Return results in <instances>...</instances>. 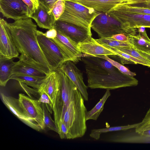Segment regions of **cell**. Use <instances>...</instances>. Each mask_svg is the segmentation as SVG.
<instances>
[{
	"instance_id": "33",
	"label": "cell",
	"mask_w": 150,
	"mask_h": 150,
	"mask_svg": "<svg viewBox=\"0 0 150 150\" xmlns=\"http://www.w3.org/2000/svg\"><path fill=\"white\" fill-rule=\"evenodd\" d=\"M65 9L64 0H57L55 3L52 10V13L56 21L58 20L64 12Z\"/></svg>"
},
{
	"instance_id": "45",
	"label": "cell",
	"mask_w": 150,
	"mask_h": 150,
	"mask_svg": "<svg viewBox=\"0 0 150 150\" xmlns=\"http://www.w3.org/2000/svg\"></svg>"
},
{
	"instance_id": "17",
	"label": "cell",
	"mask_w": 150,
	"mask_h": 150,
	"mask_svg": "<svg viewBox=\"0 0 150 150\" xmlns=\"http://www.w3.org/2000/svg\"><path fill=\"white\" fill-rule=\"evenodd\" d=\"M60 86V76L58 69L46 75L42 83L40 92L43 91L48 96L53 105Z\"/></svg>"
},
{
	"instance_id": "25",
	"label": "cell",
	"mask_w": 150,
	"mask_h": 150,
	"mask_svg": "<svg viewBox=\"0 0 150 150\" xmlns=\"http://www.w3.org/2000/svg\"><path fill=\"white\" fill-rule=\"evenodd\" d=\"M140 124V122L125 125L112 127L108 128L92 129L89 134L90 137L96 140H98L101 135L110 132L125 131L135 128Z\"/></svg>"
},
{
	"instance_id": "8",
	"label": "cell",
	"mask_w": 150,
	"mask_h": 150,
	"mask_svg": "<svg viewBox=\"0 0 150 150\" xmlns=\"http://www.w3.org/2000/svg\"><path fill=\"white\" fill-rule=\"evenodd\" d=\"M107 13L122 24L126 33L131 29L142 27L150 28V14L122 11L112 8Z\"/></svg>"
},
{
	"instance_id": "4",
	"label": "cell",
	"mask_w": 150,
	"mask_h": 150,
	"mask_svg": "<svg viewBox=\"0 0 150 150\" xmlns=\"http://www.w3.org/2000/svg\"><path fill=\"white\" fill-rule=\"evenodd\" d=\"M65 9L58 20L91 30V23L100 13L73 0H64Z\"/></svg>"
},
{
	"instance_id": "36",
	"label": "cell",
	"mask_w": 150,
	"mask_h": 150,
	"mask_svg": "<svg viewBox=\"0 0 150 150\" xmlns=\"http://www.w3.org/2000/svg\"><path fill=\"white\" fill-rule=\"evenodd\" d=\"M122 2L132 6L150 8V0H124Z\"/></svg>"
},
{
	"instance_id": "26",
	"label": "cell",
	"mask_w": 150,
	"mask_h": 150,
	"mask_svg": "<svg viewBox=\"0 0 150 150\" xmlns=\"http://www.w3.org/2000/svg\"><path fill=\"white\" fill-rule=\"evenodd\" d=\"M110 95V90H107L103 97L95 106L90 110L87 111L86 114V121L90 120H97L103 110L105 102Z\"/></svg>"
},
{
	"instance_id": "30",
	"label": "cell",
	"mask_w": 150,
	"mask_h": 150,
	"mask_svg": "<svg viewBox=\"0 0 150 150\" xmlns=\"http://www.w3.org/2000/svg\"><path fill=\"white\" fill-rule=\"evenodd\" d=\"M43 112V120L45 128H47L49 130L58 132V129L54 120L51 118L50 113L47 108L45 104L42 103Z\"/></svg>"
},
{
	"instance_id": "18",
	"label": "cell",
	"mask_w": 150,
	"mask_h": 150,
	"mask_svg": "<svg viewBox=\"0 0 150 150\" xmlns=\"http://www.w3.org/2000/svg\"><path fill=\"white\" fill-rule=\"evenodd\" d=\"M105 141L113 143L150 144V136L144 135L135 131L114 134L108 137Z\"/></svg>"
},
{
	"instance_id": "29",
	"label": "cell",
	"mask_w": 150,
	"mask_h": 150,
	"mask_svg": "<svg viewBox=\"0 0 150 150\" xmlns=\"http://www.w3.org/2000/svg\"><path fill=\"white\" fill-rule=\"evenodd\" d=\"M96 40L98 43L103 45L110 47H117L132 46L129 42L117 40L111 37L100 38Z\"/></svg>"
},
{
	"instance_id": "15",
	"label": "cell",
	"mask_w": 150,
	"mask_h": 150,
	"mask_svg": "<svg viewBox=\"0 0 150 150\" xmlns=\"http://www.w3.org/2000/svg\"><path fill=\"white\" fill-rule=\"evenodd\" d=\"M56 38L52 39L71 59L76 63L81 59L82 54L77 44L62 32L57 30Z\"/></svg>"
},
{
	"instance_id": "44",
	"label": "cell",
	"mask_w": 150,
	"mask_h": 150,
	"mask_svg": "<svg viewBox=\"0 0 150 150\" xmlns=\"http://www.w3.org/2000/svg\"><path fill=\"white\" fill-rule=\"evenodd\" d=\"M140 133L146 136H150V129L143 131Z\"/></svg>"
},
{
	"instance_id": "23",
	"label": "cell",
	"mask_w": 150,
	"mask_h": 150,
	"mask_svg": "<svg viewBox=\"0 0 150 150\" xmlns=\"http://www.w3.org/2000/svg\"><path fill=\"white\" fill-rule=\"evenodd\" d=\"M14 58L8 59L0 57V85L4 87L10 79L12 67L15 62Z\"/></svg>"
},
{
	"instance_id": "43",
	"label": "cell",
	"mask_w": 150,
	"mask_h": 150,
	"mask_svg": "<svg viewBox=\"0 0 150 150\" xmlns=\"http://www.w3.org/2000/svg\"><path fill=\"white\" fill-rule=\"evenodd\" d=\"M134 48L140 54L144 57L148 61L150 62V53L144 52L137 49Z\"/></svg>"
},
{
	"instance_id": "42",
	"label": "cell",
	"mask_w": 150,
	"mask_h": 150,
	"mask_svg": "<svg viewBox=\"0 0 150 150\" xmlns=\"http://www.w3.org/2000/svg\"><path fill=\"white\" fill-rule=\"evenodd\" d=\"M111 38L119 41L129 42L128 37L125 33L115 35Z\"/></svg>"
},
{
	"instance_id": "41",
	"label": "cell",
	"mask_w": 150,
	"mask_h": 150,
	"mask_svg": "<svg viewBox=\"0 0 150 150\" xmlns=\"http://www.w3.org/2000/svg\"><path fill=\"white\" fill-rule=\"evenodd\" d=\"M43 35L46 38L50 39H54L56 38L57 35V30L54 28L49 30L45 33H43Z\"/></svg>"
},
{
	"instance_id": "2",
	"label": "cell",
	"mask_w": 150,
	"mask_h": 150,
	"mask_svg": "<svg viewBox=\"0 0 150 150\" xmlns=\"http://www.w3.org/2000/svg\"><path fill=\"white\" fill-rule=\"evenodd\" d=\"M81 59L87 75L88 86L91 89L110 90L138 84L137 79L122 73L105 59L84 55Z\"/></svg>"
},
{
	"instance_id": "37",
	"label": "cell",
	"mask_w": 150,
	"mask_h": 150,
	"mask_svg": "<svg viewBox=\"0 0 150 150\" xmlns=\"http://www.w3.org/2000/svg\"><path fill=\"white\" fill-rule=\"evenodd\" d=\"M58 132L61 139H68V130L65 124L60 121L58 126Z\"/></svg>"
},
{
	"instance_id": "12",
	"label": "cell",
	"mask_w": 150,
	"mask_h": 150,
	"mask_svg": "<svg viewBox=\"0 0 150 150\" xmlns=\"http://www.w3.org/2000/svg\"><path fill=\"white\" fill-rule=\"evenodd\" d=\"M54 28L63 33L77 44L92 37L91 30L59 20L56 21Z\"/></svg>"
},
{
	"instance_id": "20",
	"label": "cell",
	"mask_w": 150,
	"mask_h": 150,
	"mask_svg": "<svg viewBox=\"0 0 150 150\" xmlns=\"http://www.w3.org/2000/svg\"><path fill=\"white\" fill-rule=\"evenodd\" d=\"M100 13H107L124 0H73Z\"/></svg>"
},
{
	"instance_id": "28",
	"label": "cell",
	"mask_w": 150,
	"mask_h": 150,
	"mask_svg": "<svg viewBox=\"0 0 150 150\" xmlns=\"http://www.w3.org/2000/svg\"><path fill=\"white\" fill-rule=\"evenodd\" d=\"M112 8L120 11L133 13L150 14V8L132 6L122 3L117 4Z\"/></svg>"
},
{
	"instance_id": "9",
	"label": "cell",
	"mask_w": 150,
	"mask_h": 150,
	"mask_svg": "<svg viewBox=\"0 0 150 150\" xmlns=\"http://www.w3.org/2000/svg\"><path fill=\"white\" fill-rule=\"evenodd\" d=\"M0 11L3 17L15 21L29 17V9L22 0H0Z\"/></svg>"
},
{
	"instance_id": "40",
	"label": "cell",
	"mask_w": 150,
	"mask_h": 150,
	"mask_svg": "<svg viewBox=\"0 0 150 150\" xmlns=\"http://www.w3.org/2000/svg\"><path fill=\"white\" fill-rule=\"evenodd\" d=\"M40 3L43 5L49 13H51L52 10L55 2L57 0H38Z\"/></svg>"
},
{
	"instance_id": "24",
	"label": "cell",
	"mask_w": 150,
	"mask_h": 150,
	"mask_svg": "<svg viewBox=\"0 0 150 150\" xmlns=\"http://www.w3.org/2000/svg\"><path fill=\"white\" fill-rule=\"evenodd\" d=\"M45 76L15 74L11 76L10 79L22 82L33 88L39 90Z\"/></svg>"
},
{
	"instance_id": "27",
	"label": "cell",
	"mask_w": 150,
	"mask_h": 150,
	"mask_svg": "<svg viewBox=\"0 0 150 150\" xmlns=\"http://www.w3.org/2000/svg\"><path fill=\"white\" fill-rule=\"evenodd\" d=\"M114 52L118 57L122 64H139L150 67V64L139 59L123 52L115 47L103 45Z\"/></svg>"
},
{
	"instance_id": "5",
	"label": "cell",
	"mask_w": 150,
	"mask_h": 150,
	"mask_svg": "<svg viewBox=\"0 0 150 150\" xmlns=\"http://www.w3.org/2000/svg\"><path fill=\"white\" fill-rule=\"evenodd\" d=\"M58 69L60 76V87L56 96L53 109L54 120L57 126L62 120L76 86L62 71L59 68Z\"/></svg>"
},
{
	"instance_id": "11",
	"label": "cell",
	"mask_w": 150,
	"mask_h": 150,
	"mask_svg": "<svg viewBox=\"0 0 150 150\" xmlns=\"http://www.w3.org/2000/svg\"><path fill=\"white\" fill-rule=\"evenodd\" d=\"M6 22L0 20V57L8 59L18 57L19 53L14 43Z\"/></svg>"
},
{
	"instance_id": "22",
	"label": "cell",
	"mask_w": 150,
	"mask_h": 150,
	"mask_svg": "<svg viewBox=\"0 0 150 150\" xmlns=\"http://www.w3.org/2000/svg\"><path fill=\"white\" fill-rule=\"evenodd\" d=\"M12 74L44 77L46 75L44 72L22 61L19 60L13 67Z\"/></svg>"
},
{
	"instance_id": "31",
	"label": "cell",
	"mask_w": 150,
	"mask_h": 150,
	"mask_svg": "<svg viewBox=\"0 0 150 150\" xmlns=\"http://www.w3.org/2000/svg\"><path fill=\"white\" fill-rule=\"evenodd\" d=\"M96 57H98L107 60L117 69L121 72L125 74L133 77L136 76V73L131 71L127 67L122 64L109 58L108 56H97Z\"/></svg>"
},
{
	"instance_id": "35",
	"label": "cell",
	"mask_w": 150,
	"mask_h": 150,
	"mask_svg": "<svg viewBox=\"0 0 150 150\" xmlns=\"http://www.w3.org/2000/svg\"><path fill=\"white\" fill-rule=\"evenodd\" d=\"M149 129H150V107L142 120L135 128V131L140 133Z\"/></svg>"
},
{
	"instance_id": "1",
	"label": "cell",
	"mask_w": 150,
	"mask_h": 150,
	"mask_svg": "<svg viewBox=\"0 0 150 150\" xmlns=\"http://www.w3.org/2000/svg\"><path fill=\"white\" fill-rule=\"evenodd\" d=\"M6 24L14 43L20 55L19 60L45 73L53 71L47 62L39 44L38 30L31 18L21 19Z\"/></svg>"
},
{
	"instance_id": "3",
	"label": "cell",
	"mask_w": 150,
	"mask_h": 150,
	"mask_svg": "<svg viewBox=\"0 0 150 150\" xmlns=\"http://www.w3.org/2000/svg\"><path fill=\"white\" fill-rule=\"evenodd\" d=\"M84 100L76 86L71 101L61 121L67 128L68 139L81 137L86 132V114L87 111Z\"/></svg>"
},
{
	"instance_id": "16",
	"label": "cell",
	"mask_w": 150,
	"mask_h": 150,
	"mask_svg": "<svg viewBox=\"0 0 150 150\" xmlns=\"http://www.w3.org/2000/svg\"><path fill=\"white\" fill-rule=\"evenodd\" d=\"M77 46L81 52L85 54L84 56H116L114 52L99 44L92 37L79 43Z\"/></svg>"
},
{
	"instance_id": "10",
	"label": "cell",
	"mask_w": 150,
	"mask_h": 150,
	"mask_svg": "<svg viewBox=\"0 0 150 150\" xmlns=\"http://www.w3.org/2000/svg\"><path fill=\"white\" fill-rule=\"evenodd\" d=\"M18 100L20 105L27 116L35 121L42 130H44L45 128L42 103L38 100L32 99L21 93L19 94Z\"/></svg>"
},
{
	"instance_id": "19",
	"label": "cell",
	"mask_w": 150,
	"mask_h": 150,
	"mask_svg": "<svg viewBox=\"0 0 150 150\" xmlns=\"http://www.w3.org/2000/svg\"><path fill=\"white\" fill-rule=\"evenodd\" d=\"M30 18L34 19L40 28L48 30L54 28L56 21L52 13H49L40 3L37 9Z\"/></svg>"
},
{
	"instance_id": "21",
	"label": "cell",
	"mask_w": 150,
	"mask_h": 150,
	"mask_svg": "<svg viewBox=\"0 0 150 150\" xmlns=\"http://www.w3.org/2000/svg\"><path fill=\"white\" fill-rule=\"evenodd\" d=\"M129 42L133 47L138 50L150 53V39L147 35L146 31L143 32H138L134 35L126 33Z\"/></svg>"
},
{
	"instance_id": "38",
	"label": "cell",
	"mask_w": 150,
	"mask_h": 150,
	"mask_svg": "<svg viewBox=\"0 0 150 150\" xmlns=\"http://www.w3.org/2000/svg\"><path fill=\"white\" fill-rule=\"evenodd\" d=\"M28 6L30 11L29 17L38 8L39 4L38 0H22Z\"/></svg>"
},
{
	"instance_id": "6",
	"label": "cell",
	"mask_w": 150,
	"mask_h": 150,
	"mask_svg": "<svg viewBox=\"0 0 150 150\" xmlns=\"http://www.w3.org/2000/svg\"><path fill=\"white\" fill-rule=\"evenodd\" d=\"M38 40L40 47L52 71L59 69L66 61H71L52 39L46 38L43 35L42 32L39 30L38 32Z\"/></svg>"
},
{
	"instance_id": "34",
	"label": "cell",
	"mask_w": 150,
	"mask_h": 150,
	"mask_svg": "<svg viewBox=\"0 0 150 150\" xmlns=\"http://www.w3.org/2000/svg\"><path fill=\"white\" fill-rule=\"evenodd\" d=\"M22 88L30 98L38 100L40 96V92L38 89L29 87L25 83L19 82Z\"/></svg>"
},
{
	"instance_id": "32",
	"label": "cell",
	"mask_w": 150,
	"mask_h": 150,
	"mask_svg": "<svg viewBox=\"0 0 150 150\" xmlns=\"http://www.w3.org/2000/svg\"><path fill=\"white\" fill-rule=\"evenodd\" d=\"M120 50L150 64V62L138 52L133 46L131 47H115Z\"/></svg>"
},
{
	"instance_id": "39",
	"label": "cell",
	"mask_w": 150,
	"mask_h": 150,
	"mask_svg": "<svg viewBox=\"0 0 150 150\" xmlns=\"http://www.w3.org/2000/svg\"><path fill=\"white\" fill-rule=\"evenodd\" d=\"M40 92V96L38 100L41 103H44L46 105H48L53 111V105L48 96L43 91H41Z\"/></svg>"
},
{
	"instance_id": "13",
	"label": "cell",
	"mask_w": 150,
	"mask_h": 150,
	"mask_svg": "<svg viewBox=\"0 0 150 150\" xmlns=\"http://www.w3.org/2000/svg\"><path fill=\"white\" fill-rule=\"evenodd\" d=\"M1 100L6 107L19 120L32 129L38 131L42 130L40 127L34 120L29 118L20 104L18 99L7 96L1 93Z\"/></svg>"
},
{
	"instance_id": "7",
	"label": "cell",
	"mask_w": 150,
	"mask_h": 150,
	"mask_svg": "<svg viewBox=\"0 0 150 150\" xmlns=\"http://www.w3.org/2000/svg\"><path fill=\"white\" fill-rule=\"evenodd\" d=\"M91 28L100 38H110L125 33L122 24L107 13H100L93 21Z\"/></svg>"
},
{
	"instance_id": "14",
	"label": "cell",
	"mask_w": 150,
	"mask_h": 150,
	"mask_svg": "<svg viewBox=\"0 0 150 150\" xmlns=\"http://www.w3.org/2000/svg\"><path fill=\"white\" fill-rule=\"evenodd\" d=\"M70 79L81 93L84 100L88 101V87L83 81V74L74 63L67 61L63 63L59 68Z\"/></svg>"
}]
</instances>
